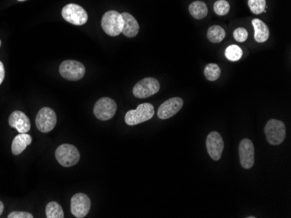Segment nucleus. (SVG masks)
Returning <instances> with one entry per match:
<instances>
[{
	"label": "nucleus",
	"mask_w": 291,
	"mask_h": 218,
	"mask_svg": "<svg viewBox=\"0 0 291 218\" xmlns=\"http://www.w3.org/2000/svg\"><path fill=\"white\" fill-rule=\"evenodd\" d=\"M55 156L57 161L64 167L74 166L79 163L81 158L77 148L68 144L59 146L55 151Z\"/></svg>",
	"instance_id": "nucleus-4"
},
{
	"label": "nucleus",
	"mask_w": 291,
	"mask_h": 218,
	"mask_svg": "<svg viewBox=\"0 0 291 218\" xmlns=\"http://www.w3.org/2000/svg\"><path fill=\"white\" fill-rule=\"evenodd\" d=\"M123 18V34L127 38H134L140 31V25L133 15L124 12L121 14Z\"/></svg>",
	"instance_id": "nucleus-15"
},
{
	"label": "nucleus",
	"mask_w": 291,
	"mask_h": 218,
	"mask_svg": "<svg viewBox=\"0 0 291 218\" xmlns=\"http://www.w3.org/2000/svg\"><path fill=\"white\" fill-rule=\"evenodd\" d=\"M221 71L216 64H208L204 69V75L209 81H215L221 76Z\"/></svg>",
	"instance_id": "nucleus-22"
},
{
	"label": "nucleus",
	"mask_w": 291,
	"mask_h": 218,
	"mask_svg": "<svg viewBox=\"0 0 291 218\" xmlns=\"http://www.w3.org/2000/svg\"><path fill=\"white\" fill-rule=\"evenodd\" d=\"M4 75H5V71H4V65L3 63L0 62V84L4 81Z\"/></svg>",
	"instance_id": "nucleus-27"
},
{
	"label": "nucleus",
	"mask_w": 291,
	"mask_h": 218,
	"mask_svg": "<svg viewBox=\"0 0 291 218\" xmlns=\"http://www.w3.org/2000/svg\"><path fill=\"white\" fill-rule=\"evenodd\" d=\"M242 55H243V52L238 45H230L225 51V57L232 62L238 61L242 59Z\"/></svg>",
	"instance_id": "nucleus-21"
},
{
	"label": "nucleus",
	"mask_w": 291,
	"mask_h": 218,
	"mask_svg": "<svg viewBox=\"0 0 291 218\" xmlns=\"http://www.w3.org/2000/svg\"><path fill=\"white\" fill-rule=\"evenodd\" d=\"M9 125L19 133H27L31 129V122L28 117L22 111H13L9 117Z\"/></svg>",
	"instance_id": "nucleus-14"
},
{
	"label": "nucleus",
	"mask_w": 291,
	"mask_h": 218,
	"mask_svg": "<svg viewBox=\"0 0 291 218\" xmlns=\"http://www.w3.org/2000/svg\"><path fill=\"white\" fill-rule=\"evenodd\" d=\"M32 139L31 136L26 133H19L15 137L11 144V152L13 155L21 154L27 146L32 144Z\"/></svg>",
	"instance_id": "nucleus-16"
},
{
	"label": "nucleus",
	"mask_w": 291,
	"mask_h": 218,
	"mask_svg": "<svg viewBox=\"0 0 291 218\" xmlns=\"http://www.w3.org/2000/svg\"><path fill=\"white\" fill-rule=\"evenodd\" d=\"M62 17L68 23L75 25H83L88 20V12L83 7L76 3H69L64 6Z\"/></svg>",
	"instance_id": "nucleus-5"
},
{
	"label": "nucleus",
	"mask_w": 291,
	"mask_h": 218,
	"mask_svg": "<svg viewBox=\"0 0 291 218\" xmlns=\"http://www.w3.org/2000/svg\"><path fill=\"white\" fill-rule=\"evenodd\" d=\"M19 2H23V1H26V0H18Z\"/></svg>",
	"instance_id": "nucleus-29"
},
{
	"label": "nucleus",
	"mask_w": 291,
	"mask_h": 218,
	"mask_svg": "<svg viewBox=\"0 0 291 218\" xmlns=\"http://www.w3.org/2000/svg\"><path fill=\"white\" fill-rule=\"evenodd\" d=\"M91 209V201L84 193L74 195L71 200V212L77 218H83L88 215Z\"/></svg>",
	"instance_id": "nucleus-10"
},
{
	"label": "nucleus",
	"mask_w": 291,
	"mask_h": 218,
	"mask_svg": "<svg viewBox=\"0 0 291 218\" xmlns=\"http://www.w3.org/2000/svg\"><path fill=\"white\" fill-rule=\"evenodd\" d=\"M155 115V108L151 104H141L136 110L126 112L125 122L127 125L133 126L150 120Z\"/></svg>",
	"instance_id": "nucleus-1"
},
{
	"label": "nucleus",
	"mask_w": 291,
	"mask_h": 218,
	"mask_svg": "<svg viewBox=\"0 0 291 218\" xmlns=\"http://www.w3.org/2000/svg\"><path fill=\"white\" fill-rule=\"evenodd\" d=\"M60 73L65 79L78 81L85 76L86 68L81 62L75 60H66L60 65Z\"/></svg>",
	"instance_id": "nucleus-6"
},
{
	"label": "nucleus",
	"mask_w": 291,
	"mask_h": 218,
	"mask_svg": "<svg viewBox=\"0 0 291 218\" xmlns=\"http://www.w3.org/2000/svg\"><path fill=\"white\" fill-rule=\"evenodd\" d=\"M239 156L242 168L250 169L255 163V147L252 141L248 139H242L239 145Z\"/></svg>",
	"instance_id": "nucleus-11"
},
{
	"label": "nucleus",
	"mask_w": 291,
	"mask_h": 218,
	"mask_svg": "<svg viewBox=\"0 0 291 218\" xmlns=\"http://www.w3.org/2000/svg\"><path fill=\"white\" fill-rule=\"evenodd\" d=\"M253 26L255 29V39L258 43H264L270 38V29L264 22L258 18L252 20Z\"/></svg>",
	"instance_id": "nucleus-17"
},
{
	"label": "nucleus",
	"mask_w": 291,
	"mask_h": 218,
	"mask_svg": "<svg viewBox=\"0 0 291 218\" xmlns=\"http://www.w3.org/2000/svg\"><path fill=\"white\" fill-rule=\"evenodd\" d=\"M8 218H33V216L28 212H13L9 214Z\"/></svg>",
	"instance_id": "nucleus-26"
},
{
	"label": "nucleus",
	"mask_w": 291,
	"mask_h": 218,
	"mask_svg": "<svg viewBox=\"0 0 291 218\" xmlns=\"http://www.w3.org/2000/svg\"><path fill=\"white\" fill-rule=\"evenodd\" d=\"M0 46H1V40H0Z\"/></svg>",
	"instance_id": "nucleus-30"
},
{
	"label": "nucleus",
	"mask_w": 291,
	"mask_h": 218,
	"mask_svg": "<svg viewBox=\"0 0 291 218\" xmlns=\"http://www.w3.org/2000/svg\"><path fill=\"white\" fill-rule=\"evenodd\" d=\"M160 83L156 78L146 77L134 85L133 93L137 98L143 99L157 93L160 90Z\"/></svg>",
	"instance_id": "nucleus-7"
},
{
	"label": "nucleus",
	"mask_w": 291,
	"mask_h": 218,
	"mask_svg": "<svg viewBox=\"0 0 291 218\" xmlns=\"http://www.w3.org/2000/svg\"><path fill=\"white\" fill-rule=\"evenodd\" d=\"M3 212H4V205L2 202L0 201V216L2 215Z\"/></svg>",
	"instance_id": "nucleus-28"
},
{
	"label": "nucleus",
	"mask_w": 291,
	"mask_h": 218,
	"mask_svg": "<svg viewBox=\"0 0 291 218\" xmlns=\"http://www.w3.org/2000/svg\"><path fill=\"white\" fill-rule=\"evenodd\" d=\"M248 37H249V33L244 28H237L234 31V38L236 41L240 42V43L246 41Z\"/></svg>",
	"instance_id": "nucleus-25"
},
{
	"label": "nucleus",
	"mask_w": 291,
	"mask_h": 218,
	"mask_svg": "<svg viewBox=\"0 0 291 218\" xmlns=\"http://www.w3.org/2000/svg\"><path fill=\"white\" fill-rule=\"evenodd\" d=\"M47 218H64L63 209L56 202H50L46 208Z\"/></svg>",
	"instance_id": "nucleus-20"
},
{
	"label": "nucleus",
	"mask_w": 291,
	"mask_h": 218,
	"mask_svg": "<svg viewBox=\"0 0 291 218\" xmlns=\"http://www.w3.org/2000/svg\"><path fill=\"white\" fill-rule=\"evenodd\" d=\"M116 111H117V104L115 101L109 97L100 98L99 100L96 102L94 108L95 117L101 121H106L113 118Z\"/></svg>",
	"instance_id": "nucleus-9"
},
{
	"label": "nucleus",
	"mask_w": 291,
	"mask_h": 218,
	"mask_svg": "<svg viewBox=\"0 0 291 218\" xmlns=\"http://www.w3.org/2000/svg\"><path fill=\"white\" fill-rule=\"evenodd\" d=\"M249 6L253 13H263L266 7V0H249Z\"/></svg>",
	"instance_id": "nucleus-24"
},
{
	"label": "nucleus",
	"mask_w": 291,
	"mask_h": 218,
	"mask_svg": "<svg viewBox=\"0 0 291 218\" xmlns=\"http://www.w3.org/2000/svg\"><path fill=\"white\" fill-rule=\"evenodd\" d=\"M190 12L195 19H202L208 12L207 4L202 1H194L190 3Z\"/></svg>",
	"instance_id": "nucleus-18"
},
{
	"label": "nucleus",
	"mask_w": 291,
	"mask_h": 218,
	"mask_svg": "<svg viewBox=\"0 0 291 218\" xmlns=\"http://www.w3.org/2000/svg\"><path fill=\"white\" fill-rule=\"evenodd\" d=\"M183 106V100L181 97H173L161 104L157 114L159 118L162 120L169 119L172 118L173 116L177 114L182 110Z\"/></svg>",
	"instance_id": "nucleus-13"
},
{
	"label": "nucleus",
	"mask_w": 291,
	"mask_h": 218,
	"mask_svg": "<svg viewBox=\"0 0 291 218\" xmlns=\"http://www.w3.org/2000/svg\"><path fill=\"white\" fill-rule=\"evenodd\" d=\"M101 26L106 34L112 37L119 36L122 32L123 18L116 10H108L102 17Z\"/></svg>",
	"instance_id": "nucleus-2"
},
{
	"label": "nucleus",
	"mask_w": 291,
	"mask_h": 218,
	"mask_svg": "<svg viewBox=\"0 0 291 218\" xmlns=\"http://www.w3.org/2000/svg\"><path fill=\"white\" fill-rule=\"evenodd\" d=\"M35 122L36 126L39 132L48 133L56 126V113L51 108H42L37 115Z\"/></svg>",
	"instance_id": "nucleus-8"
},
{
	"label": "nucleus",
	"mask_w": 291,
	"mask_h": 218,
	"mask_svg": "<svg viewBox=\"0 0 291 218\" xmlns=\"http://www.w3.org/2000/svg\"><path fill=\"white\" fill-rule=\"evenodd\" d=\"M207 153L212 159L218 161L221 157V154L224 149V142L220 133L212 132L208 134L206 141Z\"/></svg>",
	"instance_id": "nucleus-12"
},
{
	"label": "nucleus",
	"mask_w": 291,
	"mask_h": 218,
	"mask_svg": "<svg viewBox=\"0 0 291 218\" xmlns=\"http://www.w3.org/2000/svg\"><path fill=\"white\" fill-rule=\"evenodd\" d=\"M230 4L226 0H218L214 4V12L219 16H224L229 12Z\"/></svg>",
	"instance_id": "nucleus-23"
},
{
	"label": "nucleus",
	"mask_w": 291,
	"mask_h": 218,
	"mask_svg": "<svg viewBox=\"0 0 291 218\" xmlns=\"http://www.w3.org/2000/svg\"><path fill=\"white\" fill-rule=\"evenodd\" d=\"M207 38L211 43L218 44L224 39L226 33L224 29L219 25H213L207 30Z\"/></svg>",
	"instance_id": "nucleus-19"
},
{
	"label": "nucleus",
	"mask_w": 291,
	"mask_h": 218,
	"mask_svg": "<svg viewBox=\"0 0 291 218\" xmlns=\"http://www.w3.org/2000/svg\"><path fill=\"white\" fill-rule=\"evenodd\" d=\"M264 132L267 141L272 145H279L286 138V127L284 122L277 119H270L267 123Z\"/></svg>",
	"instance_id": "nucleus-3"
}]
</instances>
